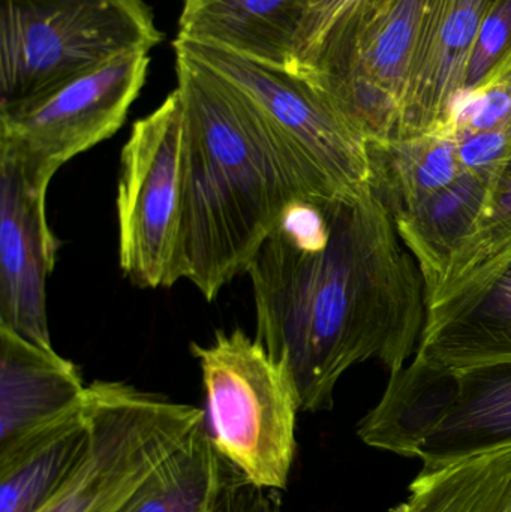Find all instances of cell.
<instances>
[{
    "label": "cell",
    "instance_id": "1",
    "mask_svg": "<svg viewBox=\"0 0 511 512\" xmlns=\"http://www.w3.org/2000/svg\"><path fill=\"white\" fill-rule=\"evenodd\" d=\"M255 339L290 376L303 412L329 411L339 379L410 363L428 316L422 271L372 192L294 200L248 271Z\"/></svg>",
    "mask_w": 511,
    "mask_h": 512
},
{
    "label": "cell",
    "instance_id": "2",
    "mask_svg": "<svg viewBox=\"0 0 511 512\" xmlns=\"http://www.w3.org/2000/svg\"><path fill=\"white\" fill-rule=\"evenodd\" d=\"M183 105L182 207L174 283L207 301L246 273L291 201L275 140L255 102L174 45Z\"/></svg>",
    "mask_w": 511,
    "mask_h": 512
},
{
    "label": "cell",
    "instance_id": "3",
    "mask_svg": "<svg viewBox=\"0 0 511 512\" xmlns=\"http://www.w3.org/2000/svg\"><path fill=\"white\" fill-rule=\"evenodd\" d=\"M363 444L438 468L511 447V358L441 367L413 358L390 373L357 424Z\"/></svg>",
    "mask_w": 511,
    "mask_h": 512
},
{
    "label": "cell",
    "instance_id": "4",
    "mask_svg": "<svg viewBox=\"0 0 511 512\" xmlns=\"http://www.w3.org/2000/svg\"><path fill=\"white\" fill-rule=\"evenodd\" d=\"M174 45L212 66L255 102L297 200L371 192L365 137L311 78L209 42L177 36Z\"/></svg>",
    "mask_w": 511,
    "mask_h": 512
},
{
    "label": "cell",
    "instance_id": "5",
    "mask_svg": "<svg viewBox=\"0 0 511 512\" xmlns=\"http://www.w3.org/2000/svg\"><path fill=\"white\" fill-rule=\"evenodd\" d=\"M161 39L144 0H0V114Z\"/></svg>",
    "mask_w": 511,
    "mask_h": 512
},
{
    "label": "cell",
    "instance_id": "6",
    "mask_svg": "<svg viewBox=\"0 0 511 512\" xmlns=\"http://www.w3.org/2000/svg\"><path fill=\"white\" fill-rule=\"evenodd\" d=\"M206 393V423L221 456L254 486L282 492L296 457L299 397L290 376L245 331L191 345Z\"/></svg>",
    "mask_w": 511,
    "mask_h": 512
},
{
    "label": "cell",
    "instance_id": "7",
    "mask_svg": "<svg viewBox=\"0 0 511 512\" xmlns=\"http://www.w3.org/2000/svg\"><path fill=\"white\" fill-rule=\"evenodd\" d=\"M92 441L59 492L36 512H119L206 412L125 382L87 388Z\"/></svg>",
    "mask_w": 511,
    "mask_h": 512
},
{
    "label": "cell",
    "instance_id": "8",
    "mask_svg": "<svg viewBox=\"0 0 511 512\" xmlns=\"http://www.w3.org/2000/svg\"><path fill=\"white\" fill-rule=\"evenodd\" d=\"M183 105L177 89L135 122L120 156L119 262L138 288L173 286L182 207Z\"/></svg>",
    "mask_w": 511,
    "mask_h": 512
},
{
    "label": "cell",
    "instance_id": "9",
    "mask_svg": "<svg viewBox=\"0 0 511 512\" xmlns=\"http://www.w3.org/2000/svg\"><path fill=\"white\" fill-rule=\"evenodd\" d=\"M435 0H377L332 71L314 80L365 140L395 137Z\"/></svg>",
    "mask_w": 511,
    "mask_h": 512
},
{
    "label": "cell",
    "instance_id": "10",
    "mask_svg": "<svg viewBox=\"0 0 511 512\" xmlns=\"http://www.w3.org/2000/svg\"><path fill=\"white\" fill-rule=\"evenodd\" d=\"M149 62V51H131L26 107L0 114V143L56 174L122 128Z\"/></svg>",
    "mask_w": 511,
    "mask_h": 512
},
{
    "label": "cell",
    "instance_id": "11",
    "mask_svg": "<svg viewBox=\"0 0 511 512\" xmlns=\"http://www.w3.org/2000/svg\"><path fill=\"white\" fill-rule=\"evenodd\" d=\"M53 177L0 143V327L48 349L47 280L59 248L45 209Z\"/></svg>",
    "mask_w": 511,
    "mask_h": 512
},
{
    "label": "cell",
    "instance_id": "12",
    "mask_svg": "<svg viewBox=\"0 0 511 512\" xmlns=\"http://www.w3.org/2000/svg\"><path fill=\"white\" fill-rule=\"evenodd\" d=\"M414 358L441 367L511 358V246L429 304Z\"/></svg>",
    "mask_w": 511,
    "mask_h": 512
},
{
    "label": "cell",
    "instance_id": "13",
    "mask_svg": "<svg viewBox=\"0 0 511 512\" xmlns=\"http://www.w3.org/2000/svg\"><path fill=\"white\" fill-rule=\"evenodd\" d=\"M492 0H435L395 137L444 128L464 95L468 65Z\"/></svg>",
    "mask_w": 511,
    "mask_h": 512
},
{
    "label": "cell",
    "instance_id": "14",
    "mask_svg": "<svg viewBox=\"0 0 511 512\" xmlns=\"http://www.w3.org/2000/svg\"><path fill=\"white\" fill-rule=\"evenodd\" d=\"M87 388L72 361L0 327V445L81 408Z\"/></svg>",
    "mask_w": 511,
    "mask_h": 512
},
{
    "label": "cell",
    "instance_id": "15",
    "mask_svg": "<svg viewBox=\"0 0 511 512\" xmlns=\"http://www.w3.org/2000/svg\"><path fill=\"white\" fill-rule=\"evenodd\" d=\"M90 441L86 399L65 417L0 445V512L41 510L80 465Z\"/></svg>",
    "mask_w": 511,
    "mask_h": 512
},
{
    "label": "cell",
    "instance_id": "16",
    "mask_svg": "<svg viewBox=\"0 0 511 512\" xmlns=\"http://www.w3.org/2000/svg\"><path fill=\"white\" fill-rule=\"evenodd\" d=\"M492 173L465 170L455 182L393 219L398 236L422 271L428 301L476 233L488 204Z\"/></svg>",
    "mask_w": 511,
    "mask_h": 512
},
{
    "label": "cell",
    "instance_id": "17",
    "mask_svg": "<svg viewBox=\"0 0 511 512\" xmlns=\"http://www.w3.org/2000/svg\"><path fill=\"white\" fill-rule=\"evenodd\" d=\"M306 0H185L179 38L291 69Z\"/></svg>",
    "mask_w": 511,
    "mask_h": 512
},
{
    "label": "cell",
    "instance_id": "18",
    "mask_svg": "<svg viewBox=\"0 0 511 512\" xmlns=\"http://www.w3.org/2000/svg\"><path fill=\"white\" fill-rule=\"evenodd\" d=\"M369 186L393 219L455 182L465 168L449 126L417 137L366 141Z\"/></svg>",
    "mask_w": 511,
    "mask_h": 512
},
{
    "label": "cell",
    "instance_id": "19",
    "mask_svg": "<svg viewBox=\"0 0 511 512\" xmlns=\"http://www.w3.org/2000/svg\"><path fill=\"white\" fill-rule=\"evenodd\" d=\"M236 474L204 420L119 512H216Z\"/></svg>",
    "mask_w": 511,
    "mask_h": 512
},
{
    "label": "cell",
    "instance_id": "20",
    "mask_svg": "<svg viewBox=\"0 0 511 512\" xmlns=\"http://www.w3.org/2000/svg\"><path fill=\"white\" fill-rule=\"evenodd\" d=\"M390 512H511V447L423 468Z\"/></svg>",
    "mask_w": 511,
    "mask_h": 512
},
{
    "label": "cell",
    "instance_id": "21",
    "mask_svg": "<svg viewBox=\"0 0 511 512\" xmlns=\"http://www.w3.org/2000/svg\"><path fill=\"white\" fill-rule=\"evenodd\" d=\"M377 0H306L291 69L311 78L335 68Z\"/></svg>",
    "mask_w": 511,
    "mask_h": 512
},
{
    "label": "cell",
    "instance_id": "22",
    "mask_svg": "<svg viewBox=\"0 0 511 512\" xmlns=\"http://www.w3.org/2000/svg\"><path fill=\"white\" fill-rule=\"evenodd\" d=\"M511 246V150L492 173L488 204L482 221L467 245L453 259L446 279L428 306L482 270Z\"/></svg>",
    "mask_w": 511,
    "mask_h": 512
},
{
    "label": "cell",
    "instance_id": "23",
    "mask_svg": "<svg viewBox=\"0 0 511 512\" xmlns=\"http://www.w3.org/2000/svg\"><path fill=\"white\" fill-rule=\"evenodd\" d=\"M510 77L511 0H492L474 44L462 98Z\"/></svg>",
    "mask_w": 511,
    "mask_h": 512
},
{
    "label": "cell",
    "instance_id": "24",
    "mask_svg": "<svg viewBox=\"0 0 511 512\" xmlns=\"http://www.w3.org/2000/svg\"><path fill=\"white\" fill-rule=\"evenodd\" d=\"M511 122V77L464 96L447 123L456 140L495 131Z\"/></svg>",
    "mask_w": 511,
    "mask_h": 512
},
{
    "label": "cell",
    "instance_id": "25",
    "mask_svg": "<svg viewBox=\"0 0 511 512\" xmlns=\"http://www.w3.org/2000/svg\"><path fill=\"white\" fill-rule=\"evenodd\" d=\"M276 493L254 486L237 472L216 512H281Z\"/></svg>",
    "mask_w": 511,
    "mask_h": 512
}]
</instances>
